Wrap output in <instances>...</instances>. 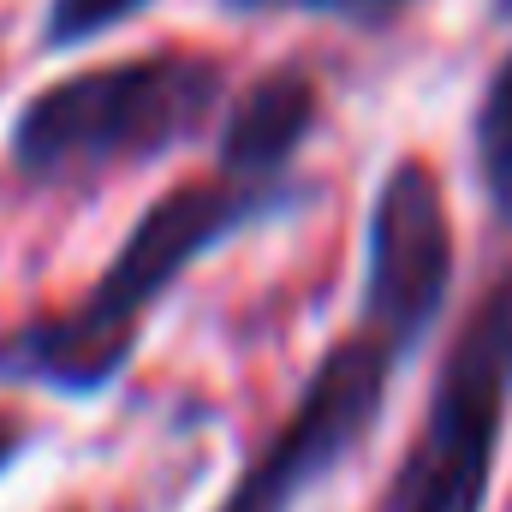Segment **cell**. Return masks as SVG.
Wrapping results in <instances>:
<instances>
[{
  "label": "cell",
  "mask_w": 512,
  "mask_h": 512,
  "mask_svg": "<svg viewBox=\"0 0 512 512\" xmlns=\"http://www.w3.org/2000/svg\"><path fill=\"white\" fill-rule=\"evenodd\" d=\"M453 292V233L441 185L423 161H393L364 233V334L405 364L441 322Z\"/></svg>",
  "instance_id": "cell-5"
},
{
  "label": "cell",
  "mask_w": 512,
  "mask_h": 512,
  "mask_svg": "<svg viewBox=\"0 0 512 512\" xmlns=\"http://www.w3.org/2000/svg\"><path fill=\"white\" fill-rule=\"evenodd\" d=\"M137 6H149V0H54L48 6V24H42V42L48 48H78V42L126 24Z\"/></svg>",
  "instance_id": "cell-8"
},
{
  "label": "cell",
  "mask_w": 512,
  "mask_h": 512,
  "mask_svg": "<svg viewBox=\"0 0 512 512\" xmlns=\"http://www.w3.org/2000/svg\"><path fill=\"white\" fill-rule=\"evenodd\" d=\"M495 18H512V0H495Z\"/></svg>",
  "instance_id": "cell-11"
},
{
  "label": "cell",
  "mask_w": 512,
  "mask_h": 512,
  "mask_svg": "<svg viewBox=\"0 0 512 512\" xmlns=\"http://www.w3.org/2000/svg\"><path fill=\"white\" fill-rule=\"evenodd\" d=\"M471 149H477V185H483L489 215L512 227V54L483 84L477 120H471Z\"/></svg>",
  "instance_id": "cell-7"
},
{
  "label": "cell",
  "mask_w": 512,
  "mask_h": 512,
  "mask_svg": "<svg viewBox=\"0 0 512 512\" xmlns=\"http://www.w3.org/2000/svg\"><path fill=\"white\" fill-rule=\"evenodd\" d=\"M512 417V268L471 304L447 346L423 429L393 477L387 512H483Z\"/></svg>",
  "instance_id": "cell-3"
},
{
  "label": "cell",
  "mask_w": 512,
  "mask_h": 512,
  "mask_svg": "<svg viewBox=\"0 0 512 512\" xmlns=\"http://www.w3.org/2000/svg\"><path fill=\"white\" fill-rule=\"evenodd\" d=\"M316 126V90L304 72H274L221 126V179H286L292 155Z\"/></svg>",
  "instance_id": "cell-6"
},
{
  "label": "cell",
  "mask_w": 512,
  "mask_h": 512,
  "mask_svg": "<svg viewBox=\"0 0 512 512\" xmlns=\"http://www.w3.org/2000/svg\"><path fill=\"white\" fill-rule=\"evenodd\" d=\"M221 108V66L197 54L126 60L48 84L12 120V167L30 185H84L114 167H149Z\"/></svg>",
  "instance_id": "cell-2"
},
{
  "label": "cell",
  "mask_w": 512,
  "mask_h": 512,
  "mask_svg": "<svg viewBox=\"0 0 512 512\" xmlns=\"http://www.w3.org/2000/svg\"><path fill=\"white\" fill-rule=\"evenodd\" d=\"M221 6H227V12H245V18L304 6V12H334V18H358V24H382V18H393V12L411 6V0H221Z\"/></svg>",
  "instance_id": "cell-9"
},
{
  "label": "cell",
  "mask_w": 512,
  "mask_h": 512,
  "mask_svg": "<svg viewBox=\"0 0 512 512\" xmlns=\"http://www.w3.org/2000/svg\"><path fill=\"white\" fill-rule=\"evenodd\" d=\"M393 370L399 358L376 334H346L340 346H328L298 393L292 417L262 441V453L245 465L221 512H292L316 483H328L376 435Z\"/></svg>",
  "instance_id": "cell-4"
},
{
  "label": "cell",
  "mask_w": 512,
  "mask_h": 512,
  "mask_svg": "<svg viewBox=\"0 0 512 512\" xmlns=\"http://www.w3.org/2000/svg\"><path fill=\"white\" fill-rule=\"evenodd\" d=\"M304 203V185L292 179H191L167 197H155L131 221L120 256L102 268V280L66 310L24 322L0 334V382L42 387L60 399H96L126 376L131 352L143 340V316L179 286V274L209 251L233 245L262 221H280Z\"/></svg>",
  "instance_id": "cell-1"
},
{
  "label": "cell",
  "mask_w": 512,
  "mask_h": 512,
  "mask_svg": "<svg viewBox=\"0 0 512 512\" xmlns=\"http://www.w3.org/2000/svg\"><path fill=\"white\" fill-rule=\"evenodd\" d=\"M18 453H24V429H18V423H6V417H0V477H6V471H12V459H18Z\"/></svg>",
  "instance_id": "cell-10"
}]
</instances>
